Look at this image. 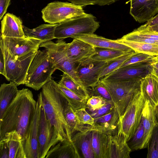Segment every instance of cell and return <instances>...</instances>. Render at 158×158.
Returning a JSON list of instances; mask_svg holds the SVG:
<instances>
[{"label": "cell", "instance_id": "cell-27", "mask_svg": "<svg viewBox=\"0 0 158 158\" xmlns=\"http://www.w3.org/2000/svg\"><path fill=\"white\" fill-rule=\"evenodd\" d=\"M3 139L8 145L9 158H26L22 138L16 131L7 133Z\"/></svg>", "mask_w": 158, "mask_h": 158}, {"label": "cell", "instance_id": "cell-16", "mask_svg": "<svg viewBox=\"0 0 158 158\" xmlns=\"http://www.w3.org/2000/svg\"><path fill=\"white\" fill-rule=\"evenodd\" d=\"M130 14L140 23L147 22L158 13V0H130Z\"/></svg>", "mask_w": 158, "mask_h": 158}, {"label": "cell", "instance_id": "cell-34", "mask_svg": "<svg viewBox=\"0 0 158 158\" xmlns=\"http://www.w3.org/2000/svg\"><path fill=\"white\" fill-rule=\"evenodd\" d=\"M64 113L66 120L69 127L72 136L75 132L82 131L84 126L80 123L75 111L66 99L64 106Z\"/></svg>", "mask_w": 158, "mask_h": 158}, {"label": "cell", "instance_id": "cell-2", "mask_svg": "<svg viewBox=\"0 0 158 158\" xmlns=\"http://www.w3.org/2000/svg\"><path fill=\"white\" fill-rule=\"evenodd\" d=\"M42 89L43 104L52 134V147L64 139L72 141L71 131L64 113L66 99L58 83L51 79Z\"/></svg>", "mask_w": 158, "mask_h": 158}, {"label": "cell", "instance_id": "cell-31", "mask_svg": "<svg viewBox=\"0 0 158 158\" xmlns=\"http://www.w3.org/2000/svg\"><path fill=\"white\" fill-rule=\"evenodd\" d=\"M95 48V53L89 58L93 61H109L130 52L109 48Z\"/></svg>", "mask_w": 158, "mask_h": 158}, {"label": "cell", "instance_id": "cell-22", "mask_svg": "<svg viewBox=\"0 0 158 158\" xmlns=\"http://www.w3.org/2000/svg\"><path fill=\"white\" fill-rule=\"evenodd\" d=\"M141 94L154 108L158 105V79L151 73L141 78Z\"/></svg>", "mask_w": 158, "mask_h": 158}, {"label": "cell", "instance_id": "cell-10", "mask_svg": "<svg viewBox=\"0 0 158 158\" xmlns=\"http://www.w3.org/2000/svg\"><path fill=\"white\" fill-rule=\"evenodd\" d=\"M43 42L40 40L26 36L10 37L0 35V44L13 57L20 58L38 50Z\"/></svg>", "mask_w": 158, "mask_h": 158}, {"label": "cell", "instance_id": "cell-24", "mask_svg": "<svg viewBox=\"0 0 158 158\" xmlns=\"http://www.w3.org/2000/svg\"><path fill=\"white\" fill-rule=\"evenodd\" d=\"M142 118L144 129L143 149L148 147L153 130L157 123L155 108L151 105L148 100L146 101Z\"/></svg>", "mask_w": 158, "mask_h": 158}, {"label": "cell", "instance_id": "cell-13", "mask_svg": "<svg viewBox=\"0 0 158 158\" xmlns=\"http://www.w3.org/2000/svg\"><path fill=\"white\" fill-rule=\"evenodd\" d=\"M57 40L66 56L75 64L87 60L95 53V47L79 39H74L69 43L63 40Z\"/></svg>", "mask_w": 158, "mask_h": 158}, {"label": "cell", "instance_id": "cell-35", "mask_svg": "<svg viewBox=\"0 0 158 158\" xmlns=\"http://www.w3.org/2000/svg\"><path fill=\"white\" fill-rule=\"evenodd\" d=\"M135 52L133 51L108 61L107 64L103 68L101 71L99 76L100 80L120 68L125 61Z\"/></svg>", "mask_w": 158, "mask_h": 158}, {"label": "cell", "instance_id": "cell-43", "mask_svg": "<svg viewBox=\"0 0 158 158\" xmlns=\"http://www.w3.org/2000/svg\"><path fill=\"white\" fill-rule=\"evenodd\" d=\"M114 108V103L111 101L107 102L102 106L94 111L88 112L95 119L109 113Z\"/></svg>", "mask_w": 158, "mask_h": 158}, {"label": "cell", "instance_id": "cell-23", "mask_svg": "<svg viewBox=\"0 0 158 158\" xmlns=\"http://www.w3.org/2000/svg\"><path fill=\"white\" fill-rule=\"evenodd\" d=\"M120 39L158 45V32L149 30L146 23L123 35Z\"/></svg>", "mask_w": 158, "mask_h": 158}, {"label": "cell", "instance_id": "cell-45", "mask_svg": "<svg viewBox=\"0 0 158 158\" xmlns=\"http://www.w3.org/2000/svg\"><path fill=\"white\" fill-rule=\"evenodd\" d=\"M11 0H0V19L1 20L6 12Z\"/></svg>", "mask_w": 158, "mask_h": 158}, {"label": "cell", "instance_id": "cell-21", "mask_svg": "<svg viewBox=\"0 0 158 158\" xmlns=\"http://www.w3.org/2000/svg\"><path fill=\"white\" fill-rule=\"evenodd\" d=\"M81 157L72 141L64 139L52 146L48 152L45 158H80Z\"/></svg>", "mask_w": 158, "mask_h": 158}, {"label": "cell", "instance_id": "cell-28", "mask_svg": "<svg viewBox=\"0 0 158 158\" xmlns=\"http://www.w3.org/2000/svg\"><path fill=\"white\" fill-rule=\"evenodd\" d=\"M91 140L95 158H107L109 135L91 131Z\"/></svg>", "mask_w": 158, "mask_h": 158}, {"label": "cell", "instance_id": "cell-33", "mask_svg": "<svg viewBox=\"0 0 158 158\" xmlns=\"http://www.w3.org/2000/svg\"><path fill=\"white\" fill-rule=\"evenodd\" d=\"M58 83L59 85L65 87L77 95L88 98L90 97L87 90L66 73H63Z\"/></svg>", "mask_w": 158, "mask_h": 158}, {"label": "cell", "instance_id": "cell-36", "mask_svg": "<svg viewBox=\"0 0 158 158\" xmlns=\"http://www.w3.org/2000/svg\"><path fill=\"white\" fill-rule=\"evenodd\" d=\"M144 129L142 118L132 137L127 142L131 151L143 149Z\"/></svg>", "mask_w": 158, "mask_h": 158}, {"label": "cell", "instance_id": "cell-37", "mask_svg": "<svg viewBox=\"0 0 158 158\" xmlns=\"http://www.w3.org/2000/svg\"><path fill=\"white\" fill-rule=\"evenodd\" d=\"M147 158H158V123L155 126L148 146Z\"/></svg>", "mask_w": 158, "mask_h": 158}, {"label": "cell", "instance_id": "cell-14", "mask_svg": "<svg viewBox=\"0 0 158 158\" xmlns=\"http://www.w3.org/2000/svg\"><path fill=\"white\" fill-rule=\"evenodd\" d=\"M40 114V100L38 97L35 111L23 143L26 158H39L38 131Z\"/></svg>", "mask_w": 158, "mask_h": 158}, {"label": "cell", "instance_id": "cell-12", "mask_svg": "<svg viewBox=\"0 0 158 158\" xmlns=\"http://www.w3.org/2000/svg\"><path fill=\"white\" fill-rule=\"evenodd\" d=\"M151 63L142 62L119 68L100 80L118 81L142 78L151 73Z\"/></svg>", "mask_w": 158, "mask_h": 158}, {"label": "cell", "instance_id": "cell-19", "mask_svg": "<svg viewBox=\"0 0 158 158\" xmlns=\"http://www.w3.org/2000/svg\"><path fill=\"white\" fill-rule=\"evenodd\" d=\"M131 151L123 134L109 135L107 158H129Z\"/></svg>", "mask_w": 158, "mask_h": 158}, {"label": "cell", "instance_id": "cell-29", "mask_svg": "<svg viewBox=\"0 0 158 158\" xmlns=\"http://www.w3.org/2000/svg\"><path fill=\"white\" fill-rule=\"evenodd\" d=\"M13 81L8 84L3 83L0 87V117L16 97L19 90Z\"/></svg>", "mask_w": 158, "mask_h": 158}, {"label": "cell", "instance_id": "cell-17", "mask_svg": "<svg viewBox=\"0 0 158 158\" xmlns=\"http://www.w3.org/2000/svg\"><path fill=\"white\" fill-rule=\"evenodd\" d=\"M119 116L115 108L109 113L94 119L92 125H85L82 131H95L108 135L118 133Z\"/></svg>", "mask_w": 158, "mask_h": 158}, {"label": "cell", "instance_id": "cell-47", "mask_svg": "<svg viewBox=\"0 0 158 158\" xmlns=\"http://www.w3.org/2000/svg\"><path fill=\"white\" fill-rule=\"evenodd\" d=\"M151 73L154 75L158 79V62H152Z\"/></svg>", "mask_w": 158, "mask_h": 158}, {"label": "cell", "instance_id": "cell-40", "mask_svg": "<svg viewBox=\"0 0 158 158\" xmlns=\"http://www.w3.org/2000/svg\"><path fill=\"white\" fill-rule=\"evenodd\" d=\"M75 5L85 6L89 5H109L121 0H66Z\"/></svg>", "mask_w": 158, "mask_h": 158}, {"label": "cell", "instance_id": "cell-46", "mask_svg": "<svg viewBox=\"0 0 158 158\" xmlns=\"http://www.w3.org/2000/svg\"><path fill=\"white\" fill-rule=\"evenodd\" d=\"M0 73L5 77L6 76L5 63L2 52L0 50Z\"/></svg>", "mask_w": 158, "mask_h": 158}, {"label": "cell", "instance_id": "cell-7", "mask_svg": "<svg viewBox=\"0 0 158 158\" xmlns=\"http://www.w3.org/2000/svg\"><path fill=\"white\" fill-rule=\"evenodd\" d=\"M0 49L5 61V77L8 81H14L18 86L25 85L29 67L37 51L17 58L12 56L1 44Z\"/></svg>", "mask_w": 158, "mask_h": 158}, {"label": "cell", "instance_id": "cell-42", "mask_svg": "<svg viewBox=\"0 0 158 158\" xmlns=\"http://www.w3.org/2000/svg\"><path fill=\"white\" fill-rule=\"evenodd\" d=\"M107 102L101 97L91 96L87 101L86 109L88 110V111L89 112L94 111L102 106Z\"/></svg>", "mask_w": 158, "mask_h": 158}, {"label": "cell", "instance_id": "cell-38", "mask_svg": "<svg viewBox=\"0 0 158 158\" xmlns=\"http://www.w3.org/2000/svg\"><path fill=\"white\" fill-rule=\"evenodd\" d=\"M90 97L98 96L102 97L107 102L112 101L110 95L100 80L94 86L87 89Z\"/></svg>", "mask_w": 158, "mask_h": 158}, {"label": "cell", "instance_id": "cell-8", "mask_svg": "<svg viewBox=\"0 0 158 158\" xmlns=\"http://www.w3.org/2000/svg\"><path fill=\"white\" fill-rule=\"evenodd\" d=\"M41 13L44 21L50 24L60 23L85 13L81 6L58 1L49 3Z\"/></svg>", "mask_w": 158, "mask_h": 158}, {"label": "cell", "instance_id": "cell-30", "mask_svg": "<svg viewBox=\"0 0 158 158\" xmlns=\"http://www.w3.org/2000/svg\"><path fill=\"white\" fill-rule=\"evenodd\" d=\"M115 41L130 47L136 52L158 56V45L144 42L123 40L120 39Z\"/></svg>", "mask_w": 158, "mask_h": 158}, {"label": "cell", "instance_id": "cell-3", "mask_svg": "<svg viewBox=\"0 0 158 158\" xmlns=\"http://www.w3.org/2000/svg\"><path fill=\"white\" fill-rule=\"evenodd\" d=\"M140 78L112 81L100 80L109 92L120 119L129 103L140 92Z\"/></svg>", "mask_w": 158, "mask_h": 158}, {"label": "cell", "instance_id": "cell-18", "mask_svg": "<svg viewBox=\"0 0 158 158\" xmlns=\"http://www.w3.org/2000/svg\"><path fill=\"white\" fill-rule=\"evenodd\" d=\"M21 19L13 14H6L1 21L0 35L5 37H24L26 35Z\"/></svg>", "mask_w": 158, "mask_h": 158}, {"label": "cell", "instance_id": "cell-51", "mask_svg": "<svg viewBox=\"0 0 158 158\" xmlns=\"http://www.w3.org/2000/svg\"><path fill=\"white\" fill-rule=\"evenodd\" d=\"M158 62V56H155L153 59L152 62Z\"/></svg>", "mask_w": 158, "mask_h": 158}, {"label": "cell", "instance_id": "cell-9", "mask_svg": "<svg viewBox=\"0 0 158 158\" xmlns=\"http://www.w3.org/2000/svg\"><path fill=\"white\" fill-rule=\"evenodd\" d=\"M40 47L45 48L57 69L69 76L83 87L76 72V64L72 62L66 56L58 40L56 43L51 40L42 43Z\"/></svg>", "mask_w": 158, "mask_h": 158}, {"label": "cell", "instance_id": "cell-32", "mask_svg": "<svg viewBox=\"0 0 158 158\" xmlns=\"http://www.w3.org/2000/svg\"><path fill=\"white\" fill-rule=\"evenodd\" d=\"M58 86L69 104L75 111L82 108H86L88 98L77 95L64 87L59 85Z\"/></svg>", "mask_w": 158, "mask_h": 158}, {"label": "cell", "instance_id": "cell-11", "mask_svg": "<svg viewBox=\"0 0 158 158\" xmlns=\"http://www.w3.org/2000/svg\"><path fill=\"white\" fill-rule=\"evenodd\" d=\"M108 62L93 61L89 58L76 64V72L83 87L87 90L96 85L100 80V73Z\"/></svg>", "mask_w": 158, "mask_h": 158}, {"label": "cell", "instance_id": "cell-15", "mask_svg": "<svg viewBox=\"0 0 158 158\" xmlns=\"http://www.w3.org/2000/svg\"><path fill=\"white\" fill-rule=\"evenodd\" d=\"M40 104V114L38 131L39 158H44L51 147L52 136L44 110L41 93L38 95Z\"/></svg>", "mask_w": 158, "mask_h": 158}, {"label": "cell", "instance_id": "cell-1", "mask_svg": "<svg viewBox=\"0 0 158 158\" xmlns=\"http://www.w3.org/2000/svg\"><path fill=\"white\" fill-rule=\"evenodd\" d=\"M37 101L27 88L19 90L12 102L0 117V140L7 132L16 131L24 142L34 116Z\"/></svg>", "mask_w": 158, "mask_h": 158}, {"label": "cell", "instance_id": "cell-39", "mask_svg": "<svg viewBox=\"0 0 158 158\" xmlns=\"http://www.w3.org/2000/svg\"><path fill=\"white\" fill-rule=\"evenodd\" d=\"M155 56L147 54L135 52L132 56L125 61L120 68L137 63L152 62Z\"/></svg>", "mask_w": 158, "mask_h": 158}, {"label": "cell", "instance_id": "cell-6", "mask_svg": "<svg viewBox=\"0 0 158 158\" xmlns=\"http://www.w3.org/2000/svg\"><path fill=\"white\" fill-rule=\"evenodd\" d=\"M146 101L140 92L129 103L119 119L118 133L123 134L127 142L140 123Z\"/></svg>", "mask_w": 158, "mask_h": 158}, {"label": "cell", "instance_id": "cell-26", "mask_svg": "<svg viewBox=\"0 0 158 158\" xmlns=\"http://www.w3.org/2000/svg\"><path fill=\"white\" fill-rule=\"evenodd\" d=\"M58 24H44L33 29L23 25V28L26 36L38 39L44 42L55 39V30Z\"/></svg>", "mask_w": 158, "mask_h": 158}, {"label": "cell", "instance_id": "cell-49", "mask_svg": "<svg viewBox=\"0 0 158 158\" xmlns=\"http://www.w3.org/2000/svg\"><path fill=\"white\" fill-rule=\"evenodd\" d=\"M147 25L149 30L154 31L158 32V24L151 26H148Z\"/></svg>", "mask_w": 158, "mask_h": 158}, {"label": "cell", "instance_id": "cell-44", "mask_svg": "<svg viewBox=\"0 0 158 158\" xmlns=\"http://www.w3.org/2000/svg\"><path fill=\"white\" fill-rule=\"evenodd\" d=\"M0 158H9V149L6 141L4 139L0 140Z\"/></svg>", "mask_w": 158, "mask_h": 158}, {"label": "cell", "instance_id": "cell-48", "mask_svg": "<svg viewBox=\"0 0 158 158\" xmlns=\"http://www.w3.org/2000/svg\"><path fill=\"white\" fill-rule=\"evenodd\" d=\"M148 26L158 24V14L146 23Z\"/></svg>", "mask_w": 158, "mask_h": 158}, {"label": "cell", "instance_id": "cell-5", "mask_svg": "<svg viewBox=\"0 0 158 158\" xmlns=\"http://www.w3.org/2000/svg\"><path fill=\"white\" fill-rule=\"evenodd\" d=\"M100 26L95 16L85 13L58 23L55 30V39L64 40L78 35L93 34Z\"/></svg>", "mask_w": 158, "mask_h": 158}, {"label": "cell", "instance_id": "cell-41", "mask_svg": "<svg viewBox=\"0 0 158 158\" xmlns=\"http://www.w3.org/2000/svg\"><path fill=\"white\" fill-rule=\"evenodd\" d=\"M75 112L82 125L91 126L93 124L94 118L88 112L85 108L78 109L75 111Z\"/></svg>", "mask_w": 158, "mask_h": 158}, {"label": "cell", "instance_id": "cell-50", "mask_svg": "<svg viewBox=\"0 0 158 158\" xmlns=\"http://www.w3.org/2000/svg\"><path fill=\"white\" fill-rule=\"evenodd\" d=\"M155 110L157 122L158 123V105L155 108Z\"/></svg>", "mask_w": 158, "mask_h": 158}, {"label": "cell", "instance_id": "cell-4", "mask_svg": "<svg viewBox=\"0 0 158 158\" xmlns=\"http://www.w3.org/2000/svg\"><path fill=\"white\" fill-rule=\"evenodd\" d=\"M56 69L47 51L38 50L30 65L25 85L38 90L52 79Z\"/></svg>", "mask_w": 158, "mask_h": 158}, {"label": "cell", "instance_id": "cell-20", "mask_svg": "<svg viewBox=\"0 0 158 158\" xmlns=\"http://www.w3.org/2000/svg\"><path fill=\"white\" fill-rule=\"evenodd\" d=\"M85 42L95 47L111 48L127 52L134 51L130 47L98 35L94 33L77 35L73 37Z\"/></svg>", "mask_w": 158, "mask_h": 158}, {"label": "cell", "instance_id": "cell-25", "mask_svg": "<svg viewBox=\"0 0 158 158\" xmlns=\"http://www.w3.org/2000/svg\"><path fill=\"white\" fill-rule=\"evenodd\" d=\"M71 140L82 157L95 158L91 144V131H77L72 135Z\"/></svg>", "mask_w": 158, "mask_h": 158}]
</instances>
